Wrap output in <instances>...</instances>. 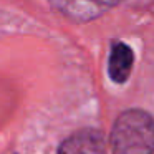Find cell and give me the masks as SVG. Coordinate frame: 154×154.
Here are the masks:
<instances>
[{
    "mask_svg": "<svg viewBox=\"0 0 154 154\" xmlns=\"http://www.w3.org/2000/svg\"><path fill=\"white\" fill-rule=\"evenodd\" d=\"M114 5L116 4H100V2H57L53 4V7L73 20L88 22L109 10Z\"/></svg>",
    "mask_w": 154,
    "mask_h": 154,
    "instance_id": "4",
    "label": "cell"
},
{
    "mask_svg": "<svg viewBox=\"0 0 154 154\" xmlns=\"http://www.w3.org/2000/svg\"><path fill=\"white\" fill-rule=\"evenodd\" d=\"M106 143L100 129L85 128L71 136H68L60 144L57 154H104Z\"/></svg>",
    "mask_w": 154,
    "mask_h": 154,
    "instance_id": "2",
    "label": "cell"
},
{
    "mask_svg": "<svg viewBox=\"0 0 154 154\" xmlns=\"http://www.w3.org/2000/svg\"><path fill=\"white\" fill-rule=\"evenodd\" d=\"M134 63V53L124 42H113L108 58V75L114 83H126Z\"/></svg>",
    "mask_w": 154,
    "mask_h": 154,
    "instance_id": "3",
    "label": "cell"
},
{
    "mask_svg": "<svg viewBox=\"0 0 154 154\" xmlns=\"http://www.w3.org/2000/svg\"><path fill=\"white\" fill-rule=\"evenodd\" d=\"M113 154H154V118L143 109H128L111 129Z\"/></svg>",
    "mask_w": 154,
    "mask_h": 154,
    "instance_id": "1",
    "label": "cell"
}]
</instances>
